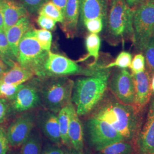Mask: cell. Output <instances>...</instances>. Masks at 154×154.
Listing matches in <instances>:
<instances>
[{
  "label": "cell",
  "instance_id": "cell-1",
  "mask_svg": "<svg viewBox=\"0 0 154 154\" xmlns=\"http://www.w3.org/2000/svg\"><path fill=\"white\" fill-rule=\"evenodd\" d=\"M91 116L104 121L131 141L138 132L139 112L132 105L120 102L112 95H106L93 110Z\"/></svg>",
  "mask_w": 154,
  "mask_h": 154
},
{
  "label": "cell",
  "instance_id": "cell-2",
  "mask_svg": "<svg viewBox=\"0 0 154 154\" xmlns=\"http://www.w3.org/2000/svg\"><path fill=\"white\" fill-rule=\"evenodd\" d=\"M111 69H100L91 75L74 81L72 102L79 116L92 112L103 98L109 85Z\"/></svg>",
  "mask_w": 154,
  "mask_h": 154
},
{
  "label": "cell",
  "instance_id": "cell-3",
  "mask_svg": "<svg viewBox=\"0 0 154 154\" xmlns=\"http://www.w3.org/2000/svg\"><path fill=\"white\" fill-rule=\"evenodd\" d=\"M134 11L125 0H110L106 26L109 43L114 45L129 39L132 41Z\"/></svg>",
  "mask_w": 154,
  "mask_h": 154
},
{
  "label": "cell",
  "instance_id": "cell-4",
  "mask_svg": "<svg viewBox=\"0 0 154 154\" xmlns=\"http://www.w3.org/2000/svg\"><path fill=\"white\" fill-rule=\"evenodd\" d=\"M37 79L42 102L48 110L57 114L72 102L74 81L69 78L46 77Z\"/></svg>",
  "mask_w": 154,
  "mask_h": 154
},
{
  "label": "cell",
  "instance_id": "cell-5",
  "mask_svg": "<svg viewBox=\"0 0 154 154\" xmlns=\"http://www.w3.org/2000/svg\"><path fill=\"white\" fill-rule=\"evenodd\" d=\"M33 29L21 39L17 61L21 66L33 72L35 76L41 78L46 77L44 65L49 51L42 48L34 34Z\"/></svg>",
  "mask_w": 154,
  "mask_h": 154
},
{
  "label": "cell",
  "instance_id": "cell-6",
  "mask_svg": "<svg viewBox=\"0 0 154 154\" xmlns=\"http://www.w3.org/2000/svg\"><path fill=\"white\" fill-rule=\"evenodd\" d=\"M154 30V5L144 2L134 11L132 23V41L137 51L143 53Z\"/></svg>",
  "mask_w": 154,
  "mask_h": 154
},
{
  "label": "cell",
  "instance_id": "cell-7",
  "mask_svg": "<svg viewBox=\"0 0 154 154\" xmlns=\"http://www.w3.org/2000/svg\"><path fill=\"white\" fill-rule=\"evenodd\" d=\"M44 69L45 77H67L77 74L89 76L100 69L97 65H90L87 68H83L78 65L75 61L51 51L48 53Z\"/></svg>",
  "mask_w": 154,
  "mask_h": 154
},
{
  "label": "cell",
  "instance_id": "cell-8",
  "mask_svg": "<svg viewBox=\"0 0 154 154\" xmlns=\"http://www.w3.org/2000/svg\"><path fill=\"white\" fill-rule=\"evenodd\" d=\"M87 126L90 142L97 151L125 140L121 134L108 123L93 116L90 117Z\"/></svg>",
  "mask_w": 154,
  "mask_h": 154
},
{
  "label": "cell",
  "instance_id": "cell-9",
  "mask_svg": "<svg viewBox=\"0 0 154 154\" xmlns=\"http://www.w3.org/2000/svg\"><path fill=\"white\" fill-rule=\"evenodd\" d=\"M108 86L111 93L120 102L133 105L135 99L134 78L126 69H118L111 72Z\"/></svg>",
  "mask_w": 154,
  "mask_h": 154
},
{
  "label": "cell",
  "instance_id": "cell-10",
  "mask_svg": "<svg viewBox=\"0 0 154 154\" xmlns=\"http://www.w3.org/2000/svg\"><path fill=\"white\" fill-rule=\"evenodd\" d=\"M34 123V115L31 112L22 114L13 122L6 130L10 146L13 147L22 146L33 131Z\"/></svg>",
  "mask_w": 154,
  "mask_h": 154
},
{
  "label": "cell",
  "instance_id": "cell-11",
  "mask_svg": "<svg viewBox=\"0 0 154 154\" xmlns=\"http://www.w3.org/2000/svg\"><path fill=\"white\" fill-rule=\"evenodd\" d=\"M42 103L37 78L34 83L23 84L14 98L12 100V108L16 112H26L38 107Z\"/></svg>",
  "mask_w": 154,
  "mask_h": 154
},
{
  "label": "cell",
  "instance_id": "cell-12",
  "mask_svg": "<svg viewBox=\"0 0 154 154\" xmlns=\"http://www.w3.org/2000/svg\"><path fill=\"white\" fill-rule=\"evenodd\" d=\"M149 102L146 121L135 140L136 154H154V95Z\"/></svg>",
  "mask_w": 154,
  "mask_h": 154
},
{
  "label": "cell",
  "instance_id": "cell-13",
  "mask_svg": "<svg viewBox=\"0 0 154 154\" xmlns=\"http://www.w3.org/2000/svg\"><path fill=\"white\" fill-rule=\"evenodd\" d=\"M132 74L135 87L133 106L140 113L149 103L151 98V75L147 69L141 72Z\"/></svg>",
  "mask_w": 154,
  "mask_h": 154
},
{
  "label": "cell",
  "instance_id": "cell-14",
  "mask_svg": "<svg viewBox=\"0 0 154 154\" xmlns=\"http://www.w3.org/2000/svg\"><path fill=\"white\" fill-rule=\"evenodd\" d=\"M108 11V0H79V22L99 18L107 23Z\"/></svg>",
  "mask_w": 154,
  "mask_h": 154
},
{
  "label": "cell",
  "instance_id": "cell-15",
  "mask_svg": "<svg viewBox=\"0 0 154 154\" xmlns=\"http://www.w3.org/2000/svg\"><path fill=\"white\" fill-rule=\"evenodd\" d=\"M39 127L45 135L55 145L61 143V132L58 116L49 110L42 112L38 118Z\"/></svg>",
  "mask_w": 154,
  "mask_h": 154
},
{
  "label": "cell",
  "instance_id": "cell-16",
  "mask_svg": "<svg viewBox=\"0 0 154 154\" xmlns=\"http://www.w3.org/2000/svg\"><path fill=\"white\" fill-rule=\"evenodd\" d=\"M0 7L4 17L5 32L22 17L29 16L24 6L17 0H0Z\"/></svg>",
  "mask_w": 154,
  "mask_h": 154
},
{
  "label": "cell",
  "instance_id": "cell-17",
  "mask_svg": "<svg viewBox=\"0 0 154 154\" xmlns=\"http://www.w3.org/2000/svg\"><path fill=\"white\" fill-rule=\"evenodd\" d=\"M32 29L33 26L29 17L26 16L22 17L5 32L11 53L16 61L20 42L25 34Z\"/></svg>",
  "mask_w": 154,
  "mask_h": 154
},
{
  "label": "cell",
  "instance_id": "cell-18",
  "mask_svg": "<svg viewBox=\"0 0 154 154\" xmlns=\"http://www.w3.org/2000/svg\"><path fill=\"white\" fill-rule=\"evenodd\" d=\"M79 18V0H67L64 13L62 30L68 38H72L77 33Z\"/></svg>",
  "mask_w": 154,
  "mask_h": 154
},
{
  "label": "cell",
  "instance_id": "cell-19",
  "mask_svg": "<svg viewBox=\"0 0 154 154\" xmlns=\"http://www.w3.org/2000/svg\"><path fill=\"white\" fill-rule=\"evenodd\" d=\"M68 137L70 147L77 151H83L84 138L82 124L74 105L69 118Z\"/></svg>",
  "mask_w": 154,
  "mask_h": 154
},
{
  "label": "cell",
  "instance_id": "cell-20",
  "mask_svg": "<svg viewBox=\"0 0 154 154\" xmlns=\"http://www.w3.org/2000/svg\"><path fill=\"white\" fill-rule=\"evenodd\" d=\"M35 76L33 72L21 66L17 62L0 78L4 82L15 85H21L33 79Z\"/></svg>",
  "mask_w": 154,
  "mask_h": 154
},
{
  "label": "cell",
  "instance_id": "cell-21",
  "mask_svg": "<svg viewBox=\"0 0 154 154\" xmlns=\"http://www.w3.org/2000/svg\"><path fill=\"white\" fill-rule=\"evenodd\" d=\"M85 46L88 54L82 57L76 62H81L87 60L90 57L94 60L91 65L96 63L99 59V51L101 46V39L98 34L90 33L85 38Z\"/></svg>",
  "mask_w": 154,
  "mask_h": 154
},
{
  "label": "cell",
  "instance_id": "cell-22",
  "mask_svg": "<svg viewBox=\"0 0 154 154\" xmlns=\"http://www.w3.org/2000/svg\"><path fill=\"white\" fill-rule=\"evenodd\" d=\"M73 105L72 102H70L61 109L57 116L61 132V143L68 147H70L68 137V128L69 118Z\"/></svg>",
  "mask_w": 154,
  "mask_h": 154
},
{
  "label": "cell",
  "instance_id": "cell-23",
  "mask_svg": "<svg viewBox=\"0 0 154 154\" xmlns=\"http://www.w3.org/2000/svg\"><path fill=\"white\" fill-rule=\"evenodd\" d=\"M134 148L130 141L121 140L99 149L98 154H132Z\"/></svg>",
  "mask_w": 154,
  "mask_h": 154
},
{
  "label": "cell",
  "instance_id": "cell-24",
  "mask_svg": "<svg viewBox=\"0 0 154 154\" xmlns=\"http://www.w3.org/2000/svg\"><path fill=\"white\" fill-rule=\"evenodd\" d=\"M41 139L38 133L33 131L21 146V154H41Z\"/></svg>",
  "mask_w": 154,
  "mask_h": 154
},
{
  "label": "cell",
  "instance_id": "cell-25",
  "mask_svg": "<svg viewBox=\"0 0 154 154\" xmlns=\"http://www.w3.org/2000/svg\"><path fill=\"white\" fill-rule=\"evenodd\" d=\"M0 55L7 66L11 67L16 63V60L11 53L4 30H0Z\"/></svg>",
  "mask_w": 154,
  "mask_h": 154
},
{
  "label": "cell",
  "instance_id": "cell-26",
  "mask_svg": "<svg viewBox=\"0 0 154 154\" xmlns=\"http://www.w3.org/2000/svg\"><path fill=\"white\" fill-rule=\"evenodd\" d=\"M38 14H42L51 18L57 22L62 23L64 17L61 10L50 1L49 0L39 11Z\"/></svg>",
  "mask_w": 154,
  "mask_h": 154
},
{
  "label": "cell",
  "instance_id": "cell-27",
  "mask_svg": "<svg viewBox=\"0 0 154 154\" xmlns=\"http://www.w3.org/2000/svg\"><path fill=\"white\" fill-rule=\"evenodd\" d=\"M132 60V54L126 51H122L118 56L116 60L108 64L103 66L104 69H111L116 67L119 69H127L130 67Z\"/></svg>",
  "mask_w": 154,
  "mask_h": 154
},
{
  "label": "cell",
  "instance_id": "cell-28",
  "mask_svg": "<svg viewBox=\"0 0 154 154\" xmlns=\"http://www.w3.org/2000/svg\"><path fill=\"white\" fill-rule=\"evenodd\" d=\"M34 34L43 49L50 51L52 44V33L49 30L41 29H33Z\"/></svg>",
  "mask_w": 154,
  "mask_h": 154
},
{
  "label": "cell",
  "instance_id": "cell-29",
  "mask_svg": "<svg viewBox=\"0 0 154 154\" xmlns=\"http://www.w3.org/2000/svg\"><path fill=\"white\" fill-rule=\"evenodd\" d=\"M23 85V84L21 85L9 84L0 81V98L12 100Z\"/></svg>",
  "mask_w": 154,
  "mask_h": 154
},
{
  "label": "cell",
  "instance_id": "cell-30",
  "mask_svg": "<svg viewBox=\"0 0 154 154\" xmlns=\"http://www.w3.org/2000/svg\"><path fill=\"white\" fill-rule=\"evenodd\" d=\"M146 60V63L147 66V70L151 75L154 74V37H152L143 51Z\"/></svg>",
  "mask_w": 154,
  "mask_h": 154
},
{
  "label": "cell",
  "instance_id": "cell-31",
  "mask_svg": "<svg viewBox=\"0 0 154 154\" xmlns=\"http://www.w3.org/2000/svg\"><path fill=\"white\" fill-rule=\"evenodd\" d=\"M30 15H34L38 13L41 7L49 0H18Z\"/></svg>",
  "mask_w": 154,
  "mask_h": 154
},
{
  "label": "cell",
  "instance_id": "cell-32",
  "mask_svg": "<svg viewBox=\"0 0 154 154\" xmlns=\"http://www.w3.org/2000/svg\"><path fill=\"white\" fill-rule=\"evenodd\" d=\"M83 25L90 33L98 34L106 28V23L102 18H95L87 20L83 22Z\"/></svg>",
  "mask_w": 154,
  "mask_h": 154
},
{
  "label": "cell",
  "instance_id": "cell-33",
  "mask_svg": "<svg viewBox=\"0 0 154 154\" xmlns=\"http://www.w3.org/2000/svg\"><path fill=\"white\" fill-rule=\"evenodd\" d=\"M145 57L142 53H139L135 55L131 61L130 68L132 71V74H137L143 72L146 69Z\"/></svg>",
  "mask_w": 154,
  "mask_h": 154
},
{
  "label": "cell",
  "instance_id": "cell-34",
  "mask_svg": "<svg viewBox=\"0 0 154 154\" xmlns=\"http://www.w3.org/2000/svg\"><path fill=\"white\" fill-rule=\"evenodd\" d=\"M37 23L42 29L49 31L54 30L57 22L51 18L42 14H38L37 19Z\"/></svg>",
  "mask_w": 154,
  "mask_h": 154
},
{
  "label": "cell",
  "instance_id": "cell-35",
  "mask_svg": "<svg viewBox=\"0 0 154 154\" xmlns=\"http://www.w3.org/2000/svg\"><path fill=\"white\" fill-rule=\"evenodd\" d=\"M9 146L6 130L4 127L0 126V154H6Z\"/></svg>",
  "mask_w": 154,
  "mask_h": 154
},
{
  "label": "cell",
  "instance_id": "cell-36",
  "mask_svg": "<svg viewBox=\"0 0 154 154\" xmlns=\"http://www.w3.org/2000/svg\"><path fill=\"white\" fill-rule=\"evenodd\" d=\"M9 109V106L6 99L0 98V124L5 120Z\"/></svg>",
  "mask_w": 154,
  "mask_h": 154
},
{
  "label": "cell",
  "instance_id": "cell-37",
  "mask_svg": "<svg viewBox=\"0 0 154 154\" xmlns=\"http://www.w3.org/2000/svg\"><path fill=\"white\" fill-rule=\"evenodd\" d=\"M41 154H65V152L58 146L48 144L42 150Z\"/></svg>",
  "mask_w": 154,
  "mask_h": 154
},
{
  "label": "cell",
  "instance_id": "cell-38",
  "mask_svg": "<svg viewBox=\"0 0 154 154\" xmlns=\"http://www.w3.org/2000/svg\"><path fill=\"white\" fill-rule=\"evenodd\" d=\"M62 11L64 17V13L67 0H50Z\"/></svg>",
  "mask_w": 154,
  "mask_h": 154
},
{
  "label": "cell",
  "instance_id": "cell-39",
  "mask_svg": "<svg viewBox=\"0 0 154 154\" xmlns=\"http://www.w3.org/2000/svg\"><path fill=\"white\" fill-rule=\"evenodd\" d=\"M127 5L131 8L135 9L137 7L141 5L146 0H125Z\"/></svg>",
  "mask_w": 154,
  "mask_h": 154
},
{
  "label": "cell",
  "instance_id": "cell-40",
  "mask_svg": "<svg viewBox=\"0 0 154 154\" xmlns=\"http://www.w3.org/2000/svg\"><path fill=\"white\" fill-rule=\"evenodd\" d=\"M0 30H4V21L3 14L0 7Z\"/></svg>",
  "mask_w": 154,
  "mask_h": 154
},
{
  "label": "cell",
  "instance_id": "cell-41",
  "mask_svg": "<svg viewBox=\"0 0 154 154\" xmlns=\"http://www.w3.org/2000/svg\"><path fill=\"white\" fill-rule=\"evenodd\" d=\"M8 70V66L0 64V78L2 77L4 74V73H5Z\"/></svg>",
  "mask_w": 154,
  "mask_h": 154
},
{
  "label": "cell",
  "instance_id": "cell-42",
  "mask_svg": "<svg viewBox=\"0 0 154 154\" xmlns=\"http://www.w3.org/2000/svg\"><path fill=\"white\" fill-rule=\"evenodd\" d=\"M65 154H88L84 153L83 151H77L75 150H73V151H70L68 152H65Z\"/></svg>",
  "mask_w": 154,
  "mask_h": 154
},
{
  "label": "cell",
  "instance_id": "cell-43",
  "mask_svg": "<svg viewBox=\"0 0 154 154\" xmlns=\"http://www.w3.org/2000/svg\"><path fill=\"white\" fill-rule=\"evenodd\" d=\"M151 90H152V93L154 94V74L152 78L151 79Z\"/></svg>",
  "mask_w": 154,
  "mask_h": 154
},
{
  "label": "cell",
  "instance_id": "cell-44",
  "mask_svg": "<svg viewBox=\"0 0 154 154\" xmlns=\"http://www.w3.org/2000/svg\"><path fill=\"white\" fill-rule=\"evenodd\" d=\"M0 64H1V65H2L7 66V65H6L5 63L4 62V60H3V58L2 57V56L1 55H0Z\"/></svg>",
  "mask_w": 154,
  "mask_h": 154
},
{
  "label": "cell",
  "instance_id": "cell-45",
  "mask_svg": "<svg viewBox=\"0 0 154 154\" xmlns=\"http://www.w3.org/2000/svg\"><path fill=\"white\" fill-rule=\"evenodd\" d=\"M145 1L148 2H149V3L152 4V5H154V0H146Z\"/></svg>",
  "mask_w": 154,
  "mask_h": 154
},
{
  "label": "cell",
  "instance_id": "cell-46",
  "mask_svg": "<svg viewBox=\"0 0 154 154\" xmlns=\"http://www.w3.org/2000/svg\"><path fill=\"white\" fill-rule=\"evenodd\" d=\"M152 37H154V32H153V35H152Z\"/></svg>",
  "mask_w": 154,
  "mask_h": 154
},
{
  "label": "cell",
  "instance_id": "cell-47",
  "mask_svg": "<svg viewBox=\"0 0 154 154\" xmlns=\"http://www.w3.org/2000/svg\"></svg>",
  "mask_w": 154,
  "mask_h": 154
},
{
  "label": "cell",
  "instance_id": "cell-48",
  "mask_svg": "<svg viewBox=\"0 0 154 154\" xmlns=\"http://www.w3.org/2000/svg\"></svg>",
  "mask_w": 154,
  "mask_h": 154
}]
</instances>
